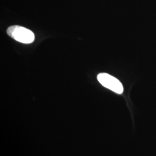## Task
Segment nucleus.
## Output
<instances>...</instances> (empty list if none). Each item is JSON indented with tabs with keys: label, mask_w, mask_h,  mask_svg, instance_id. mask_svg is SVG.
Instances as JSON below:
<instances>
[{
	"label": "nucleus",
	"mask_w": 156,
	"mask_h": 156,
	"mask_svg": "<svg viewBox=\"0 0 156 156\" xmlns=\"http://www.w3.org/2000/svg\"><path fill=\"white\" fill-rule=\"evenodd\" d=\"M6 33L13 39L23 44H31L35 39V35L33 31L20 26H10L7 29Z\"/></svg>",
	"instance_id": "f257e3e1"
},
{
	"label": "nucleus",
	"mask_w": 156,
	"mask_h": 156,
	"mask_svg": "<svg viewBox=\"0 0 156 156\" xmlns=\"http://www.w3.org/2000/svg\"><path fill=\"white\" fill-rule=\"evenodd\" d=\"M97 79L104 87L117 94H120L123 93V84L114 76L106 73H100L97 75Z\"/></svg>",
	"instance_id": "f03ea898"
}]
</instances>
